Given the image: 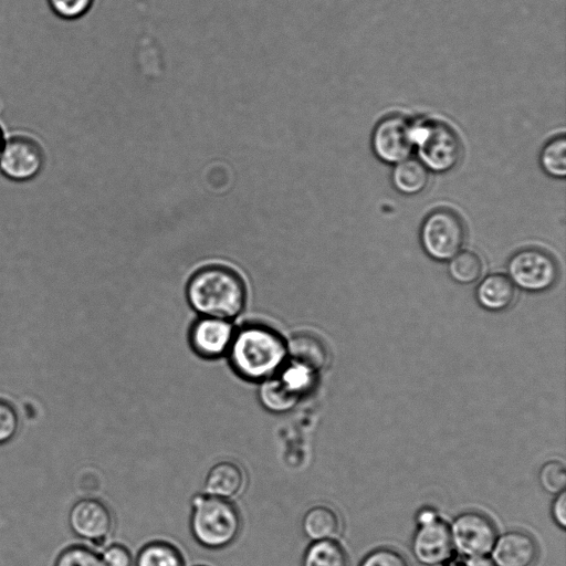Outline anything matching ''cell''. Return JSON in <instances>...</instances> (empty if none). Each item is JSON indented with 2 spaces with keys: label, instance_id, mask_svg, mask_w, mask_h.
<instances>
[{
  "label": "cell",
  "instance_id": "cell-1",
  "mask_svg": "<svg viewBox=\"0 0 566 566\" xmlns=\"http://www.w3.org/2000/svg\"><path fill=\"white\" fill-rule=\"evenodd\" d=\"M228 353L235 373L253 381L276 375L287 358L286 342L281 335L259 324L234 332Z\"/></svg>",
  "mask_w": 566,
  "mask_h": 566
},
{
  "label": "cell",
  "instance_id": "cell-2",
  "mask_svg": "<svg viewBox=\"0 0 566 566\" xmlns=\"http://www.w3.org/2000/svg\"><path fill=\"white\" fill-rule=\"evenodd\" d=\"M190 305L202 316L229 321L237 316L245 302V287L231 269L211 265L197 271L187 286Z\"/></svg>",
  "mask_w": 566,
  "mask_h": 566
},
{
  "label": "cell",
  "instance_id": "cell-3",
  "mask_svg": "<svg viewBox=\"0 0 566 566\" xmlns=\"http://www.w3.org/2000/svg\"><path fill=\"white\" fill-rule=\"evenodd\" d=\"M190 528L202 546L222 548L238 537L241 516L231 501L201 493L191 501Z\"/></svg>",
  "mask_w": 566,
  "mask_h": 566
},
{
  "label": "cell",
  "instance_id": "cell-4",
  "mask_svg": "<svg viewBox=\"0 0 566 566\" xmlns=\"http://www.w3.org/2000/svg\"><path fill=\"white\" fill-rule=\"evenodd\" d=\"M415 149L418 160L433 172H447L461 157V142L455 132L439 120L415 123Z\"/></svg>",
  "mask_w": 566,
  "mask_h": 566
},
{
  "label": "cell",
  "instance_id": "cell-5",
  "mask_svg": "<svg viewBox=\"0 0 566 566\" xmlns=\"http://www.w3.org/2000/svg\"><path fill=\"white\" fill-rule=\"evenodd\" d=\"M46 154L42 143L33 135L14 133L6 136L0 153V172L15 182L35 179L44 169Z\"/></svg>",
  "mask_w": 566,
  "mask_h": 566
},
{
  "label": "cell",
  "instance_id": "cell-6",
  "mask_svg": "<svg viewBox=\"0 0 566 566\" xmlns=\"http://www.w3.org/2000/svg\"><path fill=\"white\" fill-rule=\"evenodd\" d=\"M465 238L462 220L453 211L437 209L429 213L420 229L424 252L436 261H450L457 255Z\"/></svg>",
  "mask_w": 566,
  "mask_h": 566
},
{
  "label": "cell",
  "instance_id": "cell-7",
  "mask_svg": "<svg viewBox=\"0 0 566 566\" xmlns=\"http://www.w3.org/2000/svg\"><path fill=\"white\" fill-rule=\"evenodd\" d=\"M507 273L512 283L520 289L527 292H544L557 281L558 266L543 250L526 248L511 256Z\"/></svg>",
  "mask_w": 566,
  "mask_h": 566
},
{
  "label": "cell",
  "instance_id": "cell-8",
  "mask_svg": "<svg viewBox=\"0 0 566 566\" xmlns=\"http://www.w3.org/2000/svg\"><path fill=\"white\" fill-rule=\"evenodd\" d=\"M371 148L379 160L397 165L415 149V122L401 115H390L377 123L371 134Z\"/></svg>",
  "mask_w": 566,
  "mask_h": 566
},
{
  "label": "cell",
  "instance_id": "cell-9",
  "mask_svg": "<svg viewBox=\"0 0 566 566\" xmlns=\"http://www.w3.org/2000/svg\"><path fill=\"white\" fill-rule=\"evenodd\" d=\"M450 533L453 547L469 557L491 553L497 538V530L492 518L479 511L459 514L450 525Z\"/></svg>",
  "mask_w": 566,
  "mask_h": 566
},
{
  "label": "cell",
  "instance_id": "cell-10",
  "mask_svg": "<svg viewBox=\"0 0 566 566\" xmlns=\"http://www.w3.org/2000/svg\"><path fill=\"white\" fill-rule=\"evenodd\" d=\"M411 549L415 558L426 566L443 564L450 558L453 549L450 526L438 514L418 523Z\"/></svg>",
  "mask_w": 566,
  "mask_h": 566
},
{
  "label": "cell",
  "instance_id": "cell-11",
  "mask_svg": "<svg viewBox=\"0 0 566 566\" xmlns=\"http://www.w3.org/2000/svg\"><path fill=\"white\" fill-rule=\"evenodd\" d=\"M69 525L81 538L94 544L104 543L113 531V515L105 503L97 499H82L70 510Z\"/></svg>",
  "mask_w": 566,
  "mask_h": 566
},
{
  "label": "cell",
  "instance_id": "cell-12",
  "mask_svg": "<svg viewBox=\"0 0 566 566\" xmlns=\"http://www.w3.org/2000/svg\"><path fill=\"white\" fill-rule=\"evenodd\" d=\"M234 335L227 319L202 316L190 329L189 340L192 349L205 358H217L230 347Z\"/></svg>",
  "mask_w": 566,
  "mask_h": 566
},
{
  "label": "cell",
  "instance_id": "cell-13",
  "mask_svg": "<svg viewBox=\"0 0 566 566\" xmlns=\"http://www.w3.org/2000/svg\"><path fill=\"white\" fill-rule=\"evenodd\" d=\"M491 553L495 566H532L538 547L530 533L512 530L496 538Z\"/></svg>",
  "mask_w": 566,
  "mask_h": 566
},
{
  "label": "cell",
  "instance_id": "cell-14",
  "mask_svg": "<svg viewBox=\"0 0 566 566\" xmlns=\"http://www.w3.org/2000/svg\"><path fill=\"white\" fill-rule=\"evenodd\" d=\"M247 484L245 472L233 461H220L212 465L205 479V493L231 501L239 496Z\"/></svg>",
  "mask_w": 566,
  "mask_h": 566
},
{
  "label": "cell",
  "instance_id": "cell-15",
  "mask_svg": "<svg viewBox=\"0 0 566 566\" xmlns=\"http://www.w3.org/2000/svg\"><path fill=\"white\" fill-rule=\"evenodd\" d=\"M287 357L313 371L322 370L328 363V350L324 342L314 334L301 332L286 342Z\"/></svg>",
  "mask_w": 566,
  "mask_h": 566
},
{
  "label": "cell",
  "instance_id": "cell-16",
  "mask_svg": "<svg viewBox=\"0 0 566 566\" xmlns=\"http://www.w3.org/2000/svg\"><path fill=\"white\" fill-rule=\"evenodd\" d=\"M475 297L484 310L502 312L512 305L515 297V285L504 274H490L478 284Z\"/></svg>",
  "mask_w": 566,
  "mask_h": 566
},
{
  "label": "cell",
  "instance_id": "cell-17",
  "mask_svg": "<svg viewBox=\"0 0 566 566\" xmlns=\"http://www.w3.org/2000/svg\"><path fill=\"white\" fill-rule=\"evenodd\" d=\"M302 531L312 542L336 539L342 531V520L332 506L314 505L303 516Z\"/></svg>",
  "mask_w": 566,
  "mask_h": 566
},
{
  "label": "cell",
  "instance_id": "cell-18",
  "mask_svg": "<svg viewBox=\"0 0 566 566\" xmlns=\"http://www.w3.org/2000/svg\"><path fill=\"white\" fill-rule=\"evenodd\" d=\"M428 169L418 160L408 158L395 165L391 172L394 187L402 195L420 193L428 185Z\"/></svg>",
  "mask_w": 566,
  "mask_h": 566
},
{
  "label": "cell",
  "instance_id": "cell-19",
  "mask_svg": "<svg viewBox=\"0 0 566 566\" xmlns=\"http://www.w3.org/2000/svg\"><path fill=\"white\" fill-rule=\"evenodd\" d=\"M258 396L262 406L272 412L289 411L300 399L276 375L261 380Z\"/></svg>",
  "mask_w": 566,
  "mask_h": 566
},
{
  "label": "cell",
  "instance_id": "cell-20",
  "mask_svg": "<svg viewBox=\"0 0 566 566\" xmlns=\"http://www.w3.org/2000/svg\"><path fill=\"white\" fill-rule=\"evenodd\" d=\"M302 566H348V557L336 539L318 541L307 547Z\"/></svg>",
  "mask_w": 566,
  "mask_h": 566
},
{
  "label": "cell",
  "instance_id": "cell-21",
  "mask_svg": "<svg viewBox=\"0 0 566 566\" xmlns=\"http://www.w3.org/2000/svg\"><path fill=\"white\" fill-rule=\"evenodd\" d=\"M136 566H185L179 549L167 542H151L138 553Z\"/></svg>",
  "mask_w": 566,
  "mask_h": 566
},
{
  "label": "cell",
  "instance_id": "cell-22",
  "mask_svg": "<svg viewBox=\"0 0 566 566\" xmlns=\"http://www.w3.org/2000/svg\"><path fill=\"white\" fill-rule=\"evenodd\" d=\"M448 272L457 283L471 284L481 276L482 261L472 251H460L450 260Z\"/></svg>",
  "mask_w": 566,
  "mask_h": 566
},
{
  "label": "cell",
  "instance_id": "cell-23",
  "mask_svg": "<svg viewBox=\"0 0 566 566\" xmlns=\"http://www.w3.org/2000/svg\"><path fill=\"white\" fill-rule=\"evenodd\" d=\"M542 169L554 178L566 176V139L565 136H557L551 139L539 154Z\"/></svg>",
  "mask_w": 566,
  "mask_h": 566
},
{
  "label": "cell",
  "instance_id": "cell-24",
  "mask_svg": "<svg viewBox=\"0 0 566 566\" xmlns=\"http://www.w3.org/2000/svg\"><path fill=\"white\" fill-rule=\"evenodd\" d=\"M276 375L298 397L306 392L314 380L315 371L296 361L285 363Z\"/></svg>",
  "mask_w": 566,
  "mask_h": 566
},
{
  "label": "cell",
  "instance_id": "cell-25",
  "mask_svg": "<svg viewBox=\"0 0 566 566\" xmlns=\"http://www.w3.org/2000/svg\"><path fill=\"white\" fill-rule=\"evenodd\" d=\"M538 481L544 491L549 494H558L565 491L566 469L562 461L549 460L538 471Z\"/></svg>",
  "mask_w": 566,
  "mask_h": 566
},
{
  "label": "cell",
  "instance_id": "cell-26",
  "mask_svg": "<svg viewBox=\"0 0 566 566\" xmlns=\"http://www.w3.org/2000/svg\"><path fill=\"white\" fill-rule=\"evenodd\" d=\"M55 566H105V564L101 555L93 549L82 545H74L60 554Z\"/></svg>",
  "mask_w": 566,
  "mask_h": 566
},
{
  "label": "cell",
  "instance_id": "cell-27",
  "mask_svg": "<svg viewBox=\"0 0 566 566\" xmlns=\"http://www.w3.org/2000/svg\"><path fill=\"white\" fill-rule=\"evenodd\" d=\"M95 0H46L51 11L64 20H76L85 15Z\"/></svg>",
  "mask_w": 566,
  "mask_h": 566
},
{
  "label": "cell",
  "instance_id": "cell-28",
  "mask_svg": "<svg viewBox=\"0 0 566 566\" xmlns=\"http://www.w3.org/2000/svg\"><path fill=\"white\" fill-rule=\"evenodd\" d=\"M359 566H408V564L400 552L380 547L366 555Z\"/></svg>",
  "mask_w": 566,
  "mask_h": 566
},
{
  "label": "cell",
  "instance_id": "cell-29",
  "mask_svg": "<svg viewBox=\"0 0 566 566\" xmlns=\"http://www.w3.org/2000/svg\"><path fill=\"white\" fill-rule=\"evenodd\" d=\"M19 430V417L11 403L0 400V444L12 440Z\"/></svg>",
  "mask_w": 566,
  "mask_h": 566
},
{
  "label": "cell",
  "instance_id": "cell-30",
  "mask_svg": "<svg viewBox=\"0 0 566 566\" xmlns=\"http://www.w3.org/2000/svg\"><path fill=\"white\" fill-rule=\"evenodd\" d=\"M101 557L105 566H132L133 563L129 549L122 544L107 546Z\"/></svg>",
  "mask_w": 566,
  "mask_h": 566
},
{
  "label": "cell",
  "instance_id": "cell-31",
  "mask_svg": "<svg viewBox=\"0 0 566 566\" xmlns=\"http://www.w3.org/2000/svg\"><path fill=\"white\" fill-rule=\"evenodd\" d=\"M552 516L555 523L560 527H566V493L565 491L556 494L552 505Z\"/></svg>",
  "mask_w": 566,
  "mask_h": 566
},
{
  "label": "cell",
  "instance_id": "cell-32",
  "mask_svg": "<svg viewBox=\"0 0 566 566\" xmlns=\"http://www.w3.org/2000/svg\"><path fill=\"white\" fill-rule=\"evenodd\" d=\"M463 566H495L492 559L485 556L469 557Z\"/></svg>",
  "mask_w": 566,
  "mask_h": 566
},
{
  "label": "cell",
  "instance_id": "cell-33",
  "mask_svg": "<svg viewBox=\"0 0 566 566\" xmlns=\"http://www.w3.org/2000/svg\"><path fill=\"white\" fill-rule=\"evenodd\" d=\"M4 139H6V135H4V132L2 129V126L0 125V153H1Z\"/></svg>",
  "mask_w": 566,
  "mask_h": 566
}]
</instances>
